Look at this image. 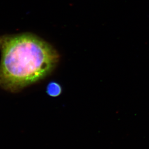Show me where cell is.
<instances>
[{"label": "cell", "mask_w": 149, "mask_h": 149, "mask_svg": "<svg viewBox=\"0 0 149 149\" xmlns=\"http://www.w3.org/2000/svg\"><path fill=\"white\" fill-rule=\"evenodd\" d=\"M0 86L12 92L49 74L59 55L49 44L31 34L0 37Z\"/></svg>", "instance_id": "cell-1"}, {"label": "cell", "mask_w": 149, "mask_h": 149, "mask_svg": "<svg viewBox=\"0 0 149 149\" xmlns=\"http://www.w3.org/2000/svg\"><path fill=\"white\" fill-rule=\"evenodd\" d=\"M62 88L61 84L57 82H50L47 86L46 92L48 96L53 97H58L62 93Z\"/></svg>", "instance_id": "cell-2"}]
</instances>
